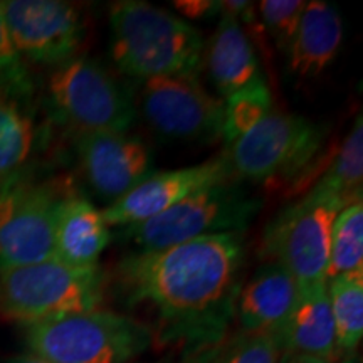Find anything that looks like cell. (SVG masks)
I'll return each mask as SVG.
<instances>
[{"label":"cell","mask_w":363,"mask_h":363,"mask_svg":"<svg viewBox=\"0 0 363 363\" xmlns=\"http://www.w3.org/2000/svg\"><path fill=\"white\" fill-rule=\"evenodd\" d=\"M9 363H49V362H45L44 358H40L38 355H33V353H29V355H22V357L13 358V360L9 362Z\"/></svg>","instance_id":"f1b7e54d"},{"label":"cell","mask_w":363,"mask_h":363,"mask_svg":"<svg viewBox=\"0 0 363 363\" xmlns=\"http://www.w3.org/2000/svg\"><path fill=\"white\" fill-rule=\"evenodd\" d=\"M26 342L49 363H131L155 338L150 325L133 316L93 310L27 325Z\"/></svg>","instance_id":"277c9868"},{"label":"cell","mask_w":363,"mask_h":363,"mask_svg":"<svg viewBox=\"0 0 363 363\" xmlns=\"http://www.w3.org/2000/svg\"><path fill=\"white\" fill-rule=\"evenodd\" d=\"M279 363H331L330 360L305 355H281Z\"/></svg>","instance_id":"83f0119b"},{"label":"cell","mask_w":363,"mask_h":363,"mask_svg":"<svg viewBox=\"0 0 363 363\" xmlns=\"http://www.w3.org/2000/svg\"><path fill=\"white\" fill-rule=\"evenodd\" d=\"M363 271V202L355 201L338 212L331 227L326 281Z\"/></svg>","instance_id":"603a6c76"},{"label":"cell","mask_w":363,"mask_h":363,"mask_svg":"<svg viewBox=\"0 0 363 363\" xmlns=\"http://www.w3.org/2000/svg\"><path fill=\"white\" fill-rule=\"evenodd\" d=\"M224 104L225 120L222 140L227 142L242 130H246L249 125H252L266 111H269L272 108V96L267 83H262L256 88L235 94V96L224 101Z\"/></svg>","instance_id":"d4e9b609"},{"label":"cell","mask_w":363,"mask_h":363,"mask_svg":"<svg viewBox=\"0 0 363 363\" xmlns=\"http://www.w3.org/2000/svg\"><path fill=\"white\" fill-rule=\"evenodd\" d=\"M328 128L274 106L227 140L224 153L235 180L278 185L303 179L325 147Z\"/></svg>","instance_id":"3957f363"},{"label":"cell","mask_w":363,"mask_h":363,"mask_svg":"<svg viewBox=\"0 0 363 363\" xmlns=\"http://www.w3.org/2000/svg\"><path fill=\"white\" fill-rule=\"evenodd\" d=\"M203 65L222 101L266 83L252 40L234 17L220 13L203 51Z\"/></svg>","instance_id":"9a60e30c"},{"label":"cell","mask_w":363,"mask_h":363,"mask_svg":"<svg viewBox=\"0 0 363 363\" xmlns=\"http://www.w3.org/2000/svg\"><path fill=\"white\" fill-rule=\"evenodd\" d=\"M345 27L338 7L325 0L306 2L291 43L286 49L288 69L294 78L315 79L337 59Z\"/></svg>","instance_id":"2e32d148"},{"label":"cell","mask_w":363,"mask_h":363,"mask_svg":"<svg viewBox=\"0 0 363 363\" xmlns=\"http://www.w3.org/2000/svg\"><path fill=\"white\" fill-rule=\"evenodd\" d=\"M76 158L88 189L111 206L152 174V150L138 135L94 131L74 135Z\"/></svg>","instance_id":"7c38bea8"},{"label":"cell","mask_w":363,"mask_h":363,"mask_svg":"<svg viewBox=\"0 0 363 363\" xmlns=\"http://www.w3.org/2000/svg\"><path fill=\"white\" fill-rule=\"evenodd\" d=\"M104 291L106 276L99 266L49 259L0 269V311L26 326L99 310Z\"/></svg>","instance_id":"8992f818"},{"label":"cell","mask_w":363,"mask_h":363,"mask_svg":"<svg viewBox=\"0 0 363 363\" xmlns=\"http://www.w3.org/2000/svg\"><path fill=\"white\" fill-rule=\"evenodd\" d=\"M342 363H362V362H360V358H357V357H353V355H348L347 358H345V360H342Z\"/></svg>","instance_id":"f546056e"},{"label":"cell","mask_w":363,"mask_h":363,"mask_svg":"<svg viewBox=\"0 0 363 363\" xmlns=\"http://www.w3.org/2000/svg\"><path fill=\"white\" fill-rule=\"evenodd\" d=\"M338 353L353 355L363 337V271L326 281Z\"/></svg>","instance_id":"ffe728a7"},{"label":"cell","mask_w":363,"mask_h":363,"mask_svg":"<svg viewBox=\"0 0 363 363\" xmlns=\"http://www.w3.org/2000/svg\"><path fill=\"white\" fill-rule=\"evenodd\" d=\"M0 86L22 94V96H34L33 78H30L26 61L17 52L16 45L9 35L2 4H0Z\"/></svg>","instance_id":"484cf974"},{"label":"cell","mask_w":363,"mask_h":363,"mask_svg":"<svg viewBox=\"0 0 363 363\" xmlns=\"http://www.w3.org/2000/svg\"><path fill=\"white\" fill-rule=\"evenodd\" d=\"M305 0H262L256 11L267 38L286 52L305 11Z\"/></svg>","instance_id":"cb8c5ba5"},{"label":"cell","mask_w":363,"mask_h":363,"mask_svg":"<svg viewBox=\"0 0 363 363\" xmlns=\"http://www.w3.org/2000/svg\"><path fill=\"white\" fill-rule=\"evenodd\" d=\"M45 101L57 123L74 135L126 133L136 121L133 93L96 59L76 56L52 67Z\"/></svg>","instance_id":"52a82bcc"},{"label":"cell","mask_w":363,"mask_h":363,"mask_svg":"<svg viewBox=\"0 0 363 363\" xmlns=\"http://www.w3.org/2000/svg\"><path fill=\"white\" fill-rule=\"evenodd\" d=\"M174 6L190 21H202L220 13V0H177Z\"/></svg>","instance_id":"4316f807"},{"label":"cell","mask_w":363,"mask_h":363,"mask_svg":"<svg viewBox=\"0 0 363 363\" xmlns=\"http://www.w3.org/2000/svg\"><path fill=\"white\" fill-rule=\"evenodd\" d=\"M296 296V279L283 266L264 262L240 288L234 313L238 330L278 337Z\"/></svg>","instance_id":"5bb4252c"},{"label":"cell","mask_w":363,"mask_h":363,"mask_svg":"<svg viewBox=\"0 0 363 363\" xmlns=\"http://www.w3.org/2000/svg\"><path fill=\"white\" fill-rule=\"evenodd\" d=\"M347 202L311 185L267 222L259 254L266 262L283 266L298 284L326 281L331 227Z\"/></svg>","instance_id":"ba28073f"},{"label":"cell","mask_w":363,"mask_h":363,"mask_svg":"<svg viewBox=\"0 0 363 363\" xmlns=\"http://www.w3.org/2000/svg\"><path fill=\"white\" fill-rule=\"evenodd\" d=\"M110 54L125 76L199 78L206 40L182 17L143 0H120L110 7Z\"/></svg>","instance_id":"7a4b0ae2"},{"label":"cell","mask_w":363,"mask_h":363,"mask_svg":"<svg viewBox=\"0 0 363 363\" xmlns=\"http://www.w3.org/2000/svg\"><path fill=\"white\" fill-rule=\"evenodd\" d=\"M133 93L136 115L167 142L212 143L224 135L225 104L199 78L138 81Z\"/></svg>","instance_id":"9c48e42d"},{"label":"cell","mask_w":363,"mask_h":363,"mask_svg":"<svg viewBox=\"0 0 363 363\" xmlns=\"http://www.w3.org/2000/svg\"><path fill=\"white\" fill-rule=\"evenodd\" d=\"M155 363H170V362H155Z\"/></svg>","instance_id":"4dcf8cb0"},{"label":"cell","mask_w":363,"mask_h":363,"mask_svg":"<svg viewBox=\"0 0 363 363\" xmlns=\"http://www.w3.org/2000/svg\"><path fill=\"white\" fill-rule=\"evenodd\" d=\"M278 340L283 355L333 360L338 350L326 281L298 284L296 301Z\"/></svg>","instance_id":"ac0fdd59"},{"label":"cell","mask_w":363,"mask_h":363,"mask_svg":"<svg viewBox=\"0 0 363 363\" xmlns=\"http://www.w3.org/2000/svg\"><path fill=\"white\" fill-rule=\"evenodd\" d=\"M4 19L21 57L56 67L78 56L86 39L83 11L62 0H6Z\"/></svg>","instance_id":"8fae6325"},{"label":"cell","mask_w":363,"mask_h":363,"mask_svg":"<svg viewBox=\"0 0 363 363\" xmlns=\"http://www.w3.org/2000/svg\"><path fill=\"white\" fill-rule=\"evenodd\" d=\"M113 239L103 208L74 192L59 203L54 224V257L74 267L99 266L98 261Z\"/></svg>","instance_id":"e0dca14e"},{"label":"cell","mask_w":363,"mask_h":363,"mask_svg":"<svg viewBox=\"0 0 363 363\" xmlns=\"http://www.w3.org/2000/svg\"><path fill=\"white\" fill-rule=\"evenodd\" d=\"M363 182V120L357 116L355 123L345 136L338 152L331 157L330 165L313 185L325 190L347 203L362 201Z\"/></svg>","instance_id":"44dd1931"},{"label":"cell","mask_w":363,"mask_h":363,"mask_svg":"<svg viewBox=\"0 0 363 363\" xmlns=\"http://www.w3.org/2000/svg\"><path fill=\"white\" fill-rule=\"evenodd\" d=\"M69 190L24 174L0 187V269L35 264L54 257V224Z\"/></svg>","instance_id":"30bf717a"},{"label":"cell","mask_w":363,"mask_h":363,"mask_svg":"<svg viewBox=\"0 0 363 363\" xmlns=\"http://www.w3.org/2000/svg\"><path fill=\"white\" fill-rule=\"evenodd\" d=\"M261 206V199L249 194L239 180L229 179L189 195L153 219L121 227L118 235L136 251H157L208 235L244 234Z\"/></svg>","instance_id":"5b68a950"},{"label":"cell","mask_w":363,"mask_h":363,"mask_svg":"<svg viewBox=\"0 0 363 363\" xmlns=\"http://www.w3.org/2000/svg\"><path fill=\"white\" fill-rule=\"evenodd\" d=\"M38 145L33 98L0 86V187L24 172Z\"/></svg>","instance_id":"d6986e66"},{"label":"cell","mask_w":363,"mask_h":363,"mask_svg":"<svg viewBox=\"0 0 363 363\" xmlns=\"http://www.w3.org/2000/svg\"><path fill=\"white\" fill-rule=\"evenodd\" d=\"M281 355L278 337L235 330L185 355L184 363H279Z\"/></svg>","instance_id":"7402d4cb"},{"label":"cell","mask_w":363,"mask_h":363,"mask_svg":"<svg viewBox=\"0 0 363 363\" xmlns=\"http://www.w3.org/2000/svg\"><path fill=\"white\" fill-rule=\"evenodd\" d=\"M246 256L244 234L208 235L130 252L118 262L115 281L130 306L153 313V338L185 357L230 331Z\"/></svg>","instance_id":"6da1fadb"},{"label":"cell","mask_w":363,"mask_h":363,"mask_svg":"<svg viewBox=\"0 0 363 363\" xmlns=\"http://www.w3.org/2000/svg\"><path fill=\"white\" fill-rule=\"evenodd\" d=\"M234 177L224 155L184 169L152 172L125 197L103 208L104 220L118 229L142 224L163 214L189 195Z\"/></svg>","instance_id":"4fadbf2b"}]
</instances>
